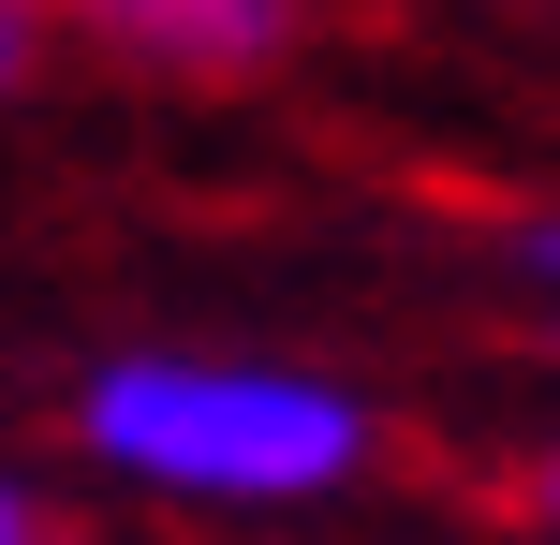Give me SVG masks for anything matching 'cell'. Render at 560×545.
<instances>
[{
  "label": "cell",
  "mask_w": 560,
  "mask_h": 545,
  "mask_svg": "<svg viewBox=\"0 0 560 545\" xmlns=\"http://www.w3.org/2000/svg\"><path fill=\"white\" fill-rule=\"evenodd\" d=\"M74 15L148 74H266L295 45V0H74Z\"/></svg>",
  "instance_id": "7a4b0ae2"
},
{
  "label": "cell",
  "mask_w": 560,
  "mask_h": 545,
  "mask_svg": "<svg viewBox=\"0 0 560 545\" xmlns=\"http://www.w3.org/2000/svg\"><path fill=\"white\" fill-rule=\"evenodd\" d=\"M532 501H546V531H560V442H546V472H532Z\"/></svg>",
  "instance_id": "8992f818"
},
{
  "label": "cell",
  "mask_w": 560,
  "mask_h": 545,
  "mask_svg": "<svg viewBox=\"0 0 560 545\" xmlns=\"http://www.w3.org/2000/svg\"><path fill=\"white\" fill-rule=\"evenodd\" d=\"M45 545H59V531H45Z\"/></svg>",
  "instance_id": "52a82bcc"
},
{
  "label": "cell",
  "mask_w": 560,
  "mask_h": 545,
  "mask_svg": "<svg viewBox=\"0 0 560 545\" xmlns=\"http://www.w3.org/2000/svg\"><path fill=\"white\" fill-rule=\"evenodd\" d=\"M74 442L118 487L280 517V501H339L369 472V399L280 354H104L74 383Z\"/></svg>",
  "instance_id": "6da1fadb"
},
{
  "label": "cell",
  "mask_w": 560,
  "mask_h": 545,
  "mask_svg": "<svg viewBox=\"0 0 560 545\" xmlns=\"http://www.w3.org/2000/svg\"><path fill=\"white\" fill-rule=\"evenodd\" d=\"M30 59H45V15H30V0H0V104L30 88Z\"/></svg>",
  "instance_id": "3957f363"
},
{
  "label": "cell",
  "mask_w": 560,
  "mask_h": 545,
  "mask_svg": "<svg viewBox=\"0 0 560 545\" xmlns=\"http://www.w3.org/2000/svg\"><path fill=\"white\" fill-rule=\"evenodd\" d=\"M502 251H516V281H546V295H560V206H532V222H516Z\"/></svg>",
  "instance_id": "277c9868"
},
{
  "label": "cell",
  "mask_w": 560,
  "mask_h": 545,
  "mask_svg": "<svg viewBox=\"0 0 560 545\" xmlns=\"http://www.w3.org/2000/svg\"><path fill=\"white\" fill-rule=\"evenodd\" d=\"M0 545H45V517H30V487L0 472Z\"/></svg>",
  "instance_id": "5b68a950"
}]
</instances>
